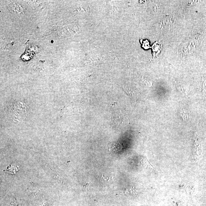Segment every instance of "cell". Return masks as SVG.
Segmentation results:
<instances>
[{
	"label": "cell",
	"mask_w": 206,
	"mask_h": 206,
	"mask_svg": "<svg viewBox=\"0 0 206 206\" xmlns=\"http://www.w3.org/2000/svg\"><path fill=\"white\" fill-rule=\"evenodd\" d=\"M141 162L142 164L143 165V166L145 167H148V168L151 169H153V167L152 166L151 164L149 163V162L148 161V160L146 159V158H143L141 160Z\"/></svg>",
	"instance_id": "6"
},
{
	"label": "cell",
	"mask_w": 206,
	"mask_h": 206,
	"mask_svg": "<svg viewBox=\"0 0 206 206\" xmlns=\"http://www.w3.org/2000/svg\"><path fill=\"white\" fill-rule=\"evenodd\" d=\"M192 151L194 160L196 161H198L202 153V144L199 141L194 142Z\"/></svg>",
	"instance_id": "1"
},
{
	"label": "cell",
	"mask_w": 206,
	"mask_h": 206,
	"mask_svg": "<svg viewBox=\"0 0 206 206\" xmlns=\"http://www.w3.org/2000/svg\"><path fill=\"white\" fill-rule=\"evenodd\" d=\"M141 189H138L137 188V187H133V188L129 189V190H127L126 191H125L124 193L136 194L139 193V192H141Z\"/></svg>",
	"instance_id": "5"
},
{
	"label": "cell",
	"mask_w": 206,
	"mask_h": 206,
	"mask_svg": "<svg viewBox=\"0 0 206 206\" xmlns=\"http://www.w3.org/2000/svg\"><path fill=\"white\" fill-rule=\"evenodd\" d=\"M99 178L100 180V181L103 184L105 183L106 182L109 181L112 178H109V177H105L102 175H101L100 176Z\"/></svg>",
	"instance_id": "7"
},
{
	"label": "cell",
	"mask_w": 206,
	"mask_h": 206,
	"mask_svg": "<svg viewBox=\"0 0 206 206\" xmlns=\"http://www.w3.org/2000/svg\"><path fill=\"white\" fill-rule=\"evenodd\" d=\"M8 9L11 12L17 13L18 14H23L24 10L20 4L17 3L12 2L8 6Z\"/></svg>",
	"instance_id": "2"
},
{
	"label": "cell",
	"mask_w": 206,
	"mask_h": 206,
	"mask_svg": "<svg viewBox=\"0 0 206 206\" xmlns=\"http://www.w3.org/2000/svg\"><path fill=\"white\" fill-rule=\"evenodd\" d=\"M21 169L20 165L18 163H13L9 165L7 167V171L8 173L13 174L16 173Z\"/></svg>",
	"instance_id": "3"
},
{
	"label": "cell",
	"mask_w": 206,
	"mask_h": 206,
	"mask_svg": "<svg viewBox=\"0 0 206 206\" xmlns=\"http://www.w3.org/2000/svg\"><path fill=\"white\" fill-rule=\"evenodd\" d=\"M180 188L187 192H192L195 190L193 186L190 184L183 183L180 185Z\"/></svg>",
	"instance_id": "4"
}]
</instances>
